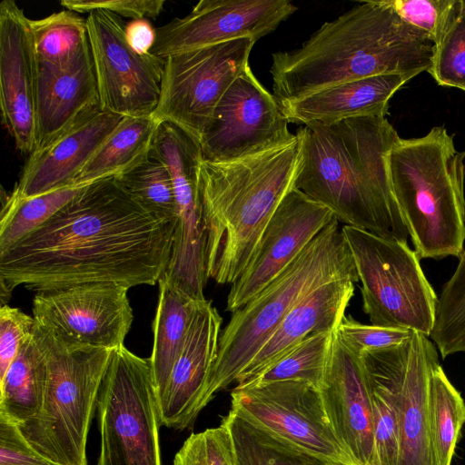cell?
<instances>
[{
	"label": "cell",
	"mask_w": 465,
	"mask_h": 465,
	"mask_svg": "<svg viewBox=\"0 0 465 465\" xmlns=\"http://www.w3.org/2000/svg\"><path fill=\"white\" fill-rule=\"evenodd\" d=\"M428 72L440 85L465 91V0H454Z\"/></svg>",
	"instance_id": "obj_36"
},
{
	"label": "cell",
	"mask_w": 465,
	"mask_h": 465,
	"mask_svg": "<svg viewBox=\"0 0 465 465\" xmlns=\"http://www.w3.org/2000/svg\"><path fill=\"white\" fill-rule=\"evenodd\" d=\"M164 0H62L60 5L78 14L106 10L119 16L154 19L163 9Z\"/></svg>",
	"instance_id": "obj_41"
},
{
	"label": "cell",
	"mask_w": 465,
	"mask_h": 465,
	"mask_svg": "<svg viewBox=\"0 0 465 465\" xmlns=\"http://www.w3.org/2000/svg\"><path fill=\"white\" fill-rule=\"evenodd\" d=\"M173 465H236L231 434L218 427L192 433L174 456Z\"/></svg>",
	"instance_id": "obj_37"
},
{
	"label": "cell",
	"mask_w": 465,
	"mask_h": 465,
	"mask_svg": "<svg viewBox=\"0 0 465 465\" xmlns=\"http://www.w3.org/2000/svg\"><path fill=\"white\" fill-rule=\"evenodd\" d=\"M0 106L16 148L35 149V57L30 19L13 0L0 4Z\"/></svg>",
	"instance_id": "obj_19"
},
{
	"label": "cell",
	"mask_w": 465,
	"mask_h": 465,
	"mask_svg": "<svg viewBox=\"0 0 465 465\" xmlns=\"http://www.w3.org/2000/svg\"><path fill=\"white\" fill-rule=\"evenodd\" d=\"M231 410L286 443L333 465H354L327 417L321 391L300 381L234 388Z\"/></svg>",
	"instance_id": "obj_11"
},
{
	"label": "cell",
	"mask_w": 465,
	"mask_h": 465,
	"mask_svg": "<svg viewBox=\"0 0 465 465\" xmlns=\"http://www.w3.org/2000/svg\"><path fill=\"white\" fill-rule=\"evenodd\" d=\"M41 329L47 368L45 396L37 414L17 426L48 460L87 465L88 433L113 351L67 347Z\"/></svg>",
	"instance_id": "obj_7"
},
{
	"label": "cell",
	"mask_w": 465,
	"mask_h": 465,
	"mask_svg": "<svg viewBox=\"0 0 465 465\" xmlns=\"http://www.w3.org/2000/svg\"><path fill=\"white\" fill-rule=\"evenodd\" d=\"M87 184H74L24 199L6 195L2 200L0 252L42 225Z\"/></svg>",
	"instance_id": "obj_33"
},
{
	"label": "cell",
	"mask_w": 465,
	"mask_h": 465,
	"mask_svg": "<svg viewBox=\"0 0 465 465\" xmlns=\"http://www.w3.org/2000/svg\"><path fill=\"white\" fill-rule=\"evenodd\" d=\"M255 42L239 38L166 57L152 116L157 123L175 124L200 143L218 102L249 65Z\"/></svg>",
	"instance_id": "obj_10"
},
{
	"label": "cell",
	"mask_w": 465,
	"mask_h": 465,
	"mask_svg": "<svg viewBox=\"0 0 465 465\" xmlns=\"http://www.w3.org/2000/svg\"><path fill=\"white\" fill-rule=\"evenodd\" d=\"M407 350L408 338L395 346L361 353L371 401L376 465L401 463V389Z\"/></svg>",
	"instance_id": "obj_25"
},
{
	"label": "cell",
	"mask_w": 465,
	"mask_h": 465,
	"mask_svg": "<svg viewBox=\"0 0 465 465\" xmlns=\"http://www.w3.org/2000/svg\"><path fill=\"white\" fill-rule=\"evenodd\" d=\"M465 152L435 126L388 154L392 191L420 258L460 257L465 242Z\"/></svg>",
	"instance_id": "obj_5"
},
{
	"label": "cell",
	"mask_w": 465,
	"mask_h": 465,
	"mask_svg": "<svg viewBox=\"0 0 465 465\" xmlns=\"http://www.w3.org/2000/svg\"><path fill=\"white\" fill-rule=\"evenodd\" d=\"M354 283L350 279L331 281L303 297L241 372L236 384L264 370L303 339L314 333L335 331L354 295Z\"/></svg>",
	"instance_id": "obj_22"
},
{
	"label": "cell",
	"mask_w": 465,
	"mask_h": 465,
	"mask_svg": "<svg viewBox=\"0 0 465 465\" xmlns=\"http://www.w3.org/2000/svg\"><path fill=\"white\" fill-rule=\"evenodd\" d=\"M35 321L17 308H0V380L15 359L23 341L33 331Z\"/></svg>",
	"instance_id": "obj_40"
},
{
	"label": "cell",
	"mask_w": 465,
	"mask_h": 465,
	"mask_svg": "<svg viewBox=\"0 0 465 465\" xmlns=\"http://www.w3.org/2000/svg\"><path fill=\"white\" fill-rule=\"evenodd\" d=\"M100 107L89 43L66 67L35 64V150L47 145L88 112Z\"/></svg>",
	"instance_id": "obj_21"
},
{
	"label": "cell",
	"mask_w": 465,
	"mask_h": 465,
	"mask_svg": "<svg viewBox=\"0 0 465 465\" xmlns=\"http://www.w3.org/2000/svg\"><path fill=\"white\" fill-rule=\"evenodd\" d=\"M222 322L211 301L200 302L171 372L155 391L163 425L178 430L191 428L207 406V387L218 354Z\"/></svg>",
	"instance_id": "obj_17"
},
{
	"label": "cell",
	"mask_w": 465,
	"mask_h": 465,
	"mask_svg": "<svg viewBox=\"0 0 465 465\" xmlns=\"http://www.w3.org/2000/svg\"><path fill=\"white\" fill-rule=\"evenodd\" d=\"M222 423L230 431L236 465H333L273 437L232 410Z\"/></svg>",
	"instance_id": "obj_30"
},
{
	"label": "cell",
	"mask_w": 465,
	"mask_h": 465,
	"mask_svg": "<svg viewBox=\"0 0 465 465\" xmlns=\"http://www.w3.org/2000/svg\"><path fill=\"white\" fill-rule=\"evenodd\" d=\"M430 338L443 358L465 351V246L454 273L438 297Z\"/></svg>",
	"instance_id": "obj_35"
},
{
	"label": "cell",
	"mask_w": 465,
	"mask_h": 465,
	"mask_svg": "<svg viewBox=\"0 0 465 465\" xmlns=\"http://www.w3.org/2000/svg\"><path fill=\"white\" fill-rule=\"evenodd\" d=\"M335 331L314 333L303 339L264 370L237 383L235 388L284 381H305L320 388L330 359Z\"/></svg>",
	"instance_id": "obj_31"
},
{
	"label": "cell",
	"mask_w": 465,
	"mask_h": 465,
	"mask_svg": "<svg viewBox=\"0 0 465 465\" xmlns=\"http://www.w3.org/2000/svg\"><path fill=\"white\" fill-rule=\"evenodd\" d=\"M125 37L134 51L148 54L155 44L156 29L147 19L131 20L125 25Z\"/></svg>",
	"instance_id": "obj_43"
},
{
	"label": "cell",
	"mask_w": 465,
	"mask_h": 465,
	"mask_svg": "<svg viewBox=\"0 0 465 465\" xmlns=\"http://www.w3.org/2000/svg\"><path fill=\"white\" fill-rule=\"evenodd\" d=\"M413 74H387L348 81L283 104L289 123H335L350 118L388 114L389 101Z\"/></svg>",
	"instance_id": "obj_23"
},
{
	"label": "cell",
	"mask_w": 465,
	"mask_h": 465,
	"mask_svg": "<svg viewBox=\"0 0 465 465\" xmlns=\"http://www.w3.org/2000/svg\"><path fill=\"white\" fill-rule=\"evenodd\" d=\"M121 186L147 210L175 219L177 204L166 166L150 153L115 175Z\"/></svg>",
	"instance_id": "obj_34"
},
{
	"label": "cell",
	"mask_w": 465,
	"mask_h": 465,
	"mask_svg": "<svg viewBox=\"0 0 465 465\" xmlns=\"http://www.w3.org/2000/svg\"><path fill=\"white\" fill-rule=\"evenodd\" d=\"M124 116L97 107L45 147L34 151L10 193L24 199L74 185V181Z\"/></svg>",
	"instance_id": "obj_20"
},
{
	"label": "cell",
	"mask_w": 465,
	"mask_h": 465,
	"mask_svg": "<svg viewBox=\"0 0 465 465\" xmlns=\"http://www.w3.org/2000/svg\"><path fill=\"white\" fill-rule=\"evenodd\" d=\"M176 220L139 203L109 176L84 187L42 225L0 252L1 297L90 282L154 285L169 263Z\"/></svg>",
	"instance_id": "obj_1"
},
{
	"label": "cell",
	"mask_w": 465,
	"mask_h": 465,
	"mask_svg": "<svg viewBox=\"0 0 465 465\" xmlns=\"http://www.w3.org/2000/svg\"><path fill=\"white\" fill-rule=\"evenodd\" d=\"M339 223L335 217L282 272L232 312L220 336L207 404L236 381L287 313L309 292L335 280L359 281Z\"/></svg>",
	"instance_id": "obj_6"
},
{
	"label": "cell",
	"mask_w": 465,
	"mask_h": 465,
	"mask_svg": "<svg viewBox=\"0 0 465 465\" xmlns=\"http://www.w3.org/2000/svg\"><path fill=\"white\" fill-rule=\"evenodd\" d=\"M341 233L361 283L362 307L371 323L430 337L438 297L416 252L407 242L350 225H343Z\"/></svg>",
	"instance_id": "obj_8"
},
{
	"label": "cell",
	"mask_w": 465,
	"mask_h": 465,
	"mask_svg": "<svg viewBox=\"0 0 465 465\" xmlns=\"http://www.w3.org/2000/svg\"><path fill=\"white\" fill-rule=\"evenodd\" d=\"M334 218L331 209L292 189L267 223L246 269L231 284L226 311L233 312L257 295Z\"/></svg>",
	"instance_id": "obj_16"
},
{
	"label": "cell",
	"mask_w": 465,
	"mask_h": 465,
	"mask_svg": "<svg viewBox=\"0 0 465 465\" xmlns=\"http://www.w3.org/2000/svg\"><path fill=\"white\" fill-rule=\"evenodd\" d=\"M35 64L40 66H68L88 45L86 19L64 9L38 20L30 19Z\"/></svg>",
	"instance_id": "obj_29"
},
{
	"label": "cell",
	"mask_w": 465,
	"mask_h": 465,
	"mask_svg": "<svg viewBox=\"0 0 465 465\" xmlns=\"http://www.w3.org/2000/svg\"><path fill=\"white\" fill-rule=\"evenodd\" d=\"M420 332L408 338L401 389L400 465H436L430 427V381L440 364L435 345Z\"/></svg>",
	"instance_id": "obj_24"
},
{
	"label": "cell",
	"mask_w": 465,
	"mask_h": 465,
	"mask_svg": "<svg viewBox=\"0 0 465 465\" xmlns=\"http://www.w3.org/2000/svg\"><path fill=\"white\" fill-rule=\"evenodd\" d=\"M319 390L332 430L353 464L376 465L371 401L361 354L337 331Z\"/></svg>",
	"instance_id": "obj_18"
},
{
	"label": "cell",
	"mask_w": 465,
	"mask_h": 465,
	"mask_svg": "<svg viewBox=\"0 0 465 465\" xmlns=\"http://www.w3.org/2000/svg\"><path fill=\"white\" fill-rule=\"evenodd\" d=\"M159 123L152 115L124 117L74 181L87 184L114 176L147 155Z\"/></svg>",
	"instance_id": "obj_28"
},
{
	"label": "cell",
	"mask_w": 465,
	"mask_h": 465,
	"mask_svg": "<svg viewBox=\"0 0 465 465\" xmlns=\"http://www.w3.org/2000/svg\"><path fill=\"white\" fill-rule=\"evenodd\" d=\"M127 292L106 282L37 292L33 318L67 347L114 351L124 346L133 322Z\"/></svg>",
	"instance_id": "obj_13"
},
{
	"label": "cell",
	"mask_w": 465,
	"mask_h": 465,
	"mask_svg": "<svg viewBox=\"0 0 465 465\" xmlns=\"http://www.w3.org/2000/svg\"><path fill=\"white\" fill-rule=\"evenodd\" d=\"M434 44L405 23L389 0L364 1L324 23L302 45L272 54L280 105L321 89L370 76L417 75L430 69Z\"/></svg>",
	"instance_id": "obj_3"
},
{
	"label": "cell",
	"mask_w": 465,
	"mask_h": 465,
	"mask_svg": "<svg viewBox=\"0 0 465 465\" xmlns=\"http://www.w3.org/2000/svg\"><path fill=\"white\" fill-rule=\"evenodd\" d=\"M296 135L302 159L294 188L345 225L407 242L388 169V154L400 137L386 117L311 123Z\"/></svg>",
	"instance_id": "obj_2"
},
{
	"label": "cell",
	"mask_w": 465,
	"mask_h": 465,
	"mask_svg": "<svg viewBox=\"0 0 465 465\" xmlns=\"http://www.w3.org/2000/svg\"><path fill=\"white\" fill-rule=\"evenodd\" d=\"M158 283L153 345L149 358L155 391L164 385L183 347L192 317L203 301L187 295L163 278Z\"/></svg>",
	"instance_id": "obj_27"
},
{
	"label": "cell",
	"mask_w": 465,
	"mask_h": 465,
	"mask_svg": "<svg viewBox=\"0 0 465 465\" xmlns=\"http://www.w3.org/2000/svg\"><path fill=\"white\" fill-rule=\"evenodd\" d=\"M430 427L436 465H450L462 426L465 402L449 381L440 364L430 381Z\"/></svg>",
	"instance_id": "obj_32"
},
{
	"label": "cell",
	"mask_w": 465,
	"mask_h": 465,
	"mask_svg": "<svg viewBox=\"0 0 465 465\" xmlns=\"http://www.w3.org/2000/svg\"><path fill=\"white\" fill-rule=\"evenodd\" d=\"M300 141L226 162L203 159L199 191L209 279L232 284L246 269L273 213L294 188Z\"/></svg>",
	"instance_id": "obj_4"
},
{
	"label": "cell",
	"mask_w": 465,
	"mask_h": 465,
	"mask_svg": "<svg viewBox=\"0 0 465 465\" xmlns=\"http://www.w3.org/2000/svg\"><path fill=\"white\" fill-rule=\"evenodd\" d=\"M0 465H60L37 450L25 439L18 426L0 417Z\"/></svg>",
	"instance_id": "obj_42"
},
{
	"label": "cell",
	"mask_w": 465,
	"mask_h": 465,
	"mask_svg": "<svg viewBox=\"0 0 465 465\" xmlns=\"http://www.w3.org/2000/svg\"><path fill=\"white\" fill-rule=\"evenodd\" d=\"M100 108L122 115H152L161 94L165 59L134 51L121 16L94 10L86 18Z\"/></svg>",
	"instance_id": "obj_12"
},
{
	"label": "cell",
	"mask_w": 465,
	"mask_h": 465,
	"mask_svg": "<svg viewBox=\"0 0 465 465\" xmlns=\"http://www.w3.org/2000/svg\"><path fill=\"white\" fill-rule=\"evenodd\" d=\"M46 375L42 329L35 322L0 380V417L20 425L35 416L43 403Z\"/></svg>",
	"instance_id": "obj_26"
},
{
	"label": "cell",
	"mask_w": 465,
	"mask_h": 465,
	"mask_svg": "<svg viewBox=\"0 0 465 465\" xmlns=\"http://www.w3.org/2000/svg\"><path fill=\"white\" fill-rule=\"evenodd\" d=\"M96 465H162L163 425L150 359L113 351L97 401Z\"/></svg>",
	"instance_id": "obj_9"
},
{
	"label": "cell",
	"mask_w": 465,
	"mask_h": 465,
	"mask_svg": "<svg viewBox=\"0 0 465 465\" xmlns=\"http://www.w3.org/2000/svg\"><path fill=\"white\" fill-rule=\"evenodd\" d=\"M297 10L289 0H202L156 29L151 53L162 58L239 38L257 41Z\"/></svg>",
	"instance_id": "obj_15"
},
{
	"label": "cell",
	"mask_w": 465,
	"mask_h": 465,
	"mask_svg": "<svg viewBox=\"0 0 465 465\" xmlns=\"http://www.w3.org/2000/svg\"><path fill=\"white\" fill-rule=\"evenodd\" d=\"M273 94L248 65L218 102L200 140L204 161L226 162L297 139Z\"/></svg>",
	"instance_id": "obj_14"
},
{
	"label": "cell",
	"mask_w": 465,
	"mask_h": 465,
	"mask_svg": "<svg viewBox=\"0 0 465 465\" xmlns=\"http://www.w3.org/2000/svg\"><path fill=\"white\" fill-rule=\"evenodd\" d=\"M389 3L405 23L425 34L435 45L454 0H389Z\"/></svg>",
	"instance_id": "obj_38"
},
{
	"label": "cell",
	"mask_w": 465,
	"mask_h": 465,
	"mask_svg": "<svg viewBox=\"0 0 465 465\" xmlns=\"http://www.w3.org/2000/svg\"><path fill=\"white\" fill-rule=\"evenodd\" d=\"M336 331L348 346L360 354L401 344L412 332L410 330L364 324L347 316L343 317Z\"/></svg>",
	"instance_id": "obj_39"
}]
</instances>
